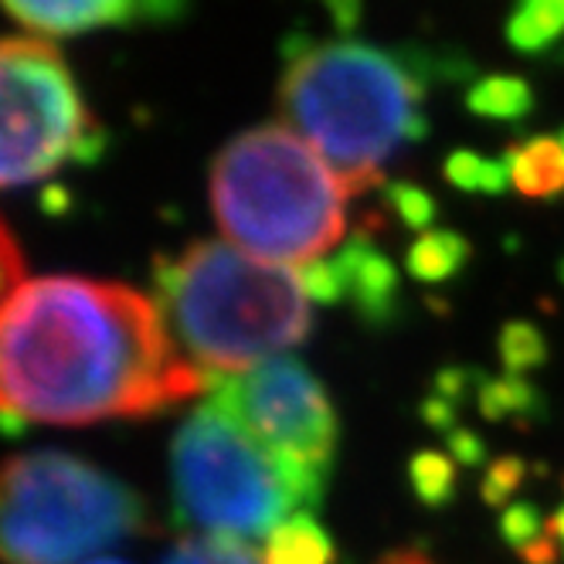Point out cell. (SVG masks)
Returning <instances> with one entry per match:
<instances>
[{
    "label": "cell",
    "mask_w": 564,
    "mask_h": 564,
    "mask_svg": "<svg viewBox=\"0 0 564 564\" xmlns=\"http://www.w3.org/2000/svg\"><path fill=\"white\" fill-rule=\"evenodd\" d=\"M160 306L127 282L31 279L0 316V412L89 425L143 419L208 394Z\"/></svg>",
    "instance_id": "1"
},
{
    "label": "cell",
    "mask_w": 564,
    "mask_h": 564,
    "mask_svg": "<svg viewBox=\"0 0 564 564\" xmlns=\"http://www.w3.org/2000/svg\"><path fill=\"white\" fill-rule=\"evenodd\" d=\"M153 286L171 337L208 375H252L313 330L300 272L225 241H194L181 256L156 259Z\"/></svg>",
    "instance_id": "2"
},
{
    "label": "cell",
    "mask_w": 564,
    "mask_h": 564,
    "mask_svg": "<svg viewBox=\"0 0 564 564\" xmlns=\"http://www.w3.org/2000/svg\"><path fill=\"white\" fill-rule=\"evenodd\" d=\"M425 93L429 86L398 52L337 42L286 65L279 106L286 127L327 160L354 197L384 187L388 160L429 137Z\"/></svg>",
    "instance_id": "3"
},
{
    "label": "cell",
    "mask_w": 564,
    "mask_h": 564,
    "mask_svg": "<svg viewBox=\"0 0 564 564\" xmlns=\"http://www.w3.org/2000/svg\"><path fill=\"white\" fill-rule=\"evenodd\" d=\"M347 184L296 130L238 133L212 167V208L231 246L269 265L324 259L347 228Z\"/></svg>",
    "instance_id": "4"
},
{
    "label": "cell",
    "mask_w": 564,
    "mask_h": 564,
    "mask_svg": "<svg viewBox=\"0 0 564 564\" xmlns=\"http://www.w3.org/2000/svg\"><path fill=\"white\" fill-rule=\"evenodd\" d=\"M147 528V503L112 473L58 449L0 466V561L75 564Z\"/></svg>",
    "instance_id": "5"
},
{
    "label": "cell",
    "mask_w": 564,
    "mask_h": 564,
    "mask_svg": "<svg viewBox=\"0 0 564 564\" xmlns=\"http://www.w3.org/2000/svg\"><path fill=\"white\" fill-rule=\"evenodd\" d=\"M171 476L177 523L215 538H272L296 507L275 456L212 401L177 429Z\"/></svg>",
    "instance_id": "6"
},
{
    "label": "cell",
    "mask_w": 564,
    "mask_h": 564,
    "mask_svg": "<svg viewBox=\"0 0 564 564\" xmlns=\"http://www.w3.org/2000/svg\"><path fill=\"white\" fill-rule=\"evenodd\" d=\"M93 127L62 52L42 37H0V187L48 177Z\"/></svg>",
    "instance_id": "7"
},
{
    "label": "cell",
    "mask_w": 564,
    "mask_h": 564,
    "mask_svg": "<svg viewBox=\"0 0 564 564\" xmlns=\"http://www.w3.org/2000/svg\"><path fill=\"white\" fill-rule=\"evenodd\" d=\"M208 401L246 425L272 456L330 476L340 425L334 401L303 360L286 354L252 375H212Z\"/></svg>",
    "instance_id": "8"
},
{
    "label": "cell",
    "mask_w": 564,
    "mask_h": 564,
    "mask_svg": "<svg viewBox=\"0 0 564 564\" xmlns=\"http://www.w3.org/2000/svg\"><path fill=\"white\" fill-rule=\"evenodd\" d=\"M4 14L37 34H83L96 28H167L187 14V4L181 0H58V4L11 0L4 4Z\"/></svg>",
    "instance_id": "9"
},
{
    "label": "cell",
    "mask_w": 564,
    "mask_h": 564,
    "mask_svg": "<svg viewBox=\"0 0 564 564\" xmlns=\"http://www.w3.org/2000/svg\"><path fill=\"white\" fill-rule=\"evenodd\" d=\"M344 279L347 303L354 306L357 319L371 330H384L398 319V269L394 262L378 252L368 228H357V235L337 249L330 259Z\"/></svg>",
    "instance_id": "10"
},
{
    "label": "cell",
    "mask_w": 564,
    "mask_h": 564,
    "mask_svg": "<svg viewBox=\"0 0 564 564\" xmlns=\"http://www.w3.org/2000/svg\"><path fill=\"white\" fill-rule=\"evenodd\" d=\"M510 181L523 197L564 194V143L554 137H531L507 147Z\"/></svg>",
    "instance_id": "11"
},
{
    "label": "cell",
    "mask_w": 564,
    "mask_h": 564,
    "mask_svg": "<svg viewBox=\"0 0 564 564\" xmlns=\"http://www.w3.org/2000/svg\"><path fill=\"white\" fill-rule=\"evenodd\" d=\"M469 256L473 246L466 235L453 228H432L415 238V246L405 256V269L412 279L425 282V286H438V282H449L456 272H463Z\"/></svg>",
    "instance_id": "12"
},
{
    "label": "cell",
    "mask_w": 564,
    "mask_h": 564,
    "mask_svg": "<svg viewBox=\"0 0 564 564\" xmlns=\"http://www.w3.org/2000/svg\"><path fill=\"white\" fill-rule=\"evenodd\" d=\"M564 42V0H528L507 18V45L517 55H547Z\"/></svg>",
    "instance_id": "13"
},
{
    "label": "cell",
    "mask_w": 564,
    "mask_h": 564,
    "mask_svg": "<svg viewBox=\"0 0 564 564\" xmlns=\"http://www.w3.org/2000/svg\"><path fill=\"white\" fill-rule=\"evenodd\" d=\"M265 564H334V538L310 510L293 513L265 544Z\"/></svg>",
    "instance_id": "14"
},
{
    "label": "cell",
    "mask_w": 564,
    "mask_h": 564,
    "mask_svg": "<svg viewBox=\"0 0 564 564\" xmlns=\"http://www.w3.org/2000/svg\"><path fill=\"white\" fill-rule=\"evenodd\" d=\"M476 405L487 422H503V419L534 422V419H544V412H547L544 394L523 375L487 378L476 391Z\"/></svg>",
    "instance_id": "15"
},
{
    "label": "cell",
    "mask_w": 564,
    "mask_h": 564,
    "mask_svg": "<svg viewBox=\"0 0 564 564\" xmlns=\"http://www.w3.org/2000/svg\"><path fill=\"white\" fill-rule=\"evenodd\" d=\"M466 106L473 116L497 119V123H520L534 112V89L520 75H487L469 86Z\"/></svg>",
    "instance_id": "16"
},
{
    "label": "cell",
    "mask_w": 564,
    "mask_h": 564,
    "mask_svg": "<svg viewBox=\"0 0 564 564\" xmlns=\"http://www.w3.org/2000/svg\"><path fill=\"white\" fill-rule=\"evenodd\" d=\"M160 564H265V554L238 538L197 534L181 541Z\"/></svg>",
    "instance_id": "17"
},
{
    "label": "cell",
    "mask_w": 564,
    "mask_h": 564,
    "mask_svg": "<svg viewBox=\"0 0 564 564\" xmlns=\"http://www.w3.org/2000/svg\"><path fill=\"white\" fill-rule=\"evenodd\" d=\"M409 479H412L415 497L432 510L449 507L453 497H456V466H453L449 456H442L435 449H422V453L412 456Z\"/></svg>",
    "instance_id": "18"
},
{
    "label": "cell",
    "mask_w": 564,
    "mask_h": 564,
    "mask_svg": "<svg viewBox=\"0 0 564 564\" xmlns=\"http://www.w3.org/2000/svg\"><path fill=\"white\" fill-rule=\"evenodd\" d=\"M500 360L507 365V375H528L534 368H544L551 347L544 340V334L528 324V319H510V324L500 330Z\"/></svg>",
    "instance_id": "19"
},
{
    "label": "cell",
    "mask_w": 564,
    "mask_h": 564,
    "mask_svg": "<svg viewBox=\"0 0 564 564\" xmlns=\"http://www.w3.org/2000/svg\"><path fill=\"white\" fill-rule=\"evenodd\" d=\"M381 191H384V205L401 218V225L412 231H422V235L432 231V225L438 218V205L425 187L409 184V181H388Z\"/></svg>",
    "instance_id": "20"
},
{
    "label": "cell",
    "mask_w": 564,
    "mask_h": 564,
    "mask_svg": "<svg viewBox=\"0 0 564 564\" xmlns=\"http://www.w3.org/2000/svg\"><path fill=\"white\" fill-rule=\"evenodd\" d=\"M523 476H528V463H523L520 456H500L487 466V473H482V503L487 507H507L510 497L520 490Z\"/></svg>",
    "instance_id": "21"
},
{
    "label": "cell",
    "mask_w": 564,
    "mask_h": 564,
    "mask_svg": "<svg viewBox=\"0 0 564 564\" xmlns=\"http://www.w3.org/2000/svg\"><path fill=\"white\" fill-rule=\"evenodd\" d=\"M24 272H28V265H24L18 238L11 235L4 218H0V316L8 313V306L18 300V293L28 286Z\"/></svg>",
    "instance_id": "22"
},
{
    "label": "cell",
    "mask_w": 564,
    "mask_h": 564,
    "mask_svg": "<svg viewBox=\"0 0 564 564\" xmlns=\"http://www.w3.org/2000/svg\"><path fill=\"white\" fill-rule=\"evenodd\" d=\"M547 528V520L541 517V510L528 500H520V503H510L500 517V534L503 541L520 551V547H528L531 541H538Z\"/></svg>",
    "instance_id": "23"
},
{
    "label": "cell",
    "mask_w": 564,
    "mask_h": 564,
    "mask_svg": "<svg viewBox=\"0 0 564 564\" xmlns=\"http://www.w3.org/2000/svg\"><path fill=\"white\" fill-rule=\"evenodd\" d=\"M300 282L310 296V303H324V306H334V303H344L347 300V290H344V279L340 272L334 269V262L327 259H316L310 265L300 269Z\"/></svg>",
    "instance_id": "24"
},
{
    "label": "cell",
    "mask_w": 564,
    "mask_h": 564,
    "mask_svg": "<svg viewBox=\"0 0 564 564\" xmlns=\"http://www.w3.org/2000/svg\"><path fill=\"white\" fill-rule=\"evenodd\" d=\"M482 381H487V375H479L476 368H459V365H453V368H442V371L435 375V394H438V398H446V401H453V405H459V401H463L469 391H479Z\"/></svg>",
    "instance_id": "25"
},
{
    "label": "cell",
    "mask_w": 564,
    "mask_h": 564,
    "mask_svg": "<svg viewBox=\"0 0 564 564\" xmlns=\"http://www.w3.org/2000/svg\"><path fill=\"white\" fill-rule=\"evenodd\" d=\"M482 164H487V160H482L479 153H473V150H456V153H449V160H446V177H449V184L459 187V191H479Z\"/></svg>",
    "instance_id": "26"
},
{
    "label": "cell",
    "mask_w": 564,
    "mask_h": 564,
    "mask_svg": "<svg viewBox=\"0 0 564 564\" xmlns=\"http://www.w3.org/2000/svg\"><path fill=\"white\" fill-rule=\"evenodd\" d=\"M446 438H449V456H453L459 466L476 469V466L487 463V442H482L476 432H469V429H456V432H453V435H446Z\"/></svg>",
    "instance_id": "27"
},
{
    "label": "cell",
    "mask_w": 564,
    "mask_h": 564,
    "mask_svg": "<svg viewBox=\"0 0 564 564\" xmlns=\"http://www.w3.org/2000/svg\"><path fill=\"white\" fill-rule=\"evenodd\" d=\"M419 415H422V422H425L429 429H435V432H446V435L456 432V405H453V401H446V398H438V394L425 398V401H422V409H419Z\"/></svg>",
    "instance_id": "28"
},
{
    "label": "cell",
    "mask_w": 564,
    "mask_h": 564,
    "mask_svg": "<svg viewBox=\"0 0 564 564\" xmlns=\"http://www.w3.org/2000/svg\"><path fill=\"white\" fill-rule=\"evenodd\" d=\"M106 147H109V137H106V130L93 123V127L86 130V137L75 143V150H72V164H83V167H93V164H99L102 153H106Z\"/></svg>",
    "instance_id": "29"
},
{
    "label": "cell",
    "mask_w": 564,
    "mask_h": 564,
    "mask_svg": "<svg viewBox=\"0 0 564 564\" xmlns=\"http://www.w3.org/2000/svg\"><path fill=\"white\" fill-rule=\"evenodd\" d=\"M510 184H513V181H510V164H507V156H497V160H487V164H482V181H479V191H482V194L497 197V194H503Z\"/></svg>",
    "instance_id": "30"
},
{
    "label": "cell",
    "mask_w": 564,
    "mask_h": 564,
    "mask_svg": "<svg viewBox=\"0 0 564 564\" xmlns=\"http://www.w3.org/2000/svg\"><path fill=\"white\" fill-rule=\"evenodd\" d=\"M557 538L551 528H544V534L538 541H531L528 547H520L517 554L523 557V564H557Z\"/></svg>",
    "instance_id": "31"
},
{
    "label": "cell",
    "mask_w": 564,
    "mask_h": 564,
    "mask_svg": "<svg viewBox=\"0 0 564 564\" xmlns=\"http://www.w3.org/2000/svg\"><path fill=\"white\" fill-rule=\"evenodd\" d=\"M37 205H42V212H45L48 218H62V215L72 208V194H68V187L52 184V187L42 191V197H37Z\"/></svg>",
    "instance_id": "32"
},
{
    "label": "cell",
    "mask_w": 564,
    "mask_h": 564,
    "mask_svg": "<svg viewBox=\"0 0 564 564\" xmlns=\"http://www.w3.org/2000/svg\"><path fill=\"white\" fill-rule=\"evenodd\" d=\"M330 18H334V24H337L344 34H350L354 28H360V18H365V8L354 4V0H334V4H330Z\"/></svg>",
    "instance_id": "33"
},
{
    "label": "cell",
    "mask_w": 564,
    "mask_h": 564,
    "mask_svg": "<svg viewBox=\"0 0 564 564\" xmlns=\"http://www.w3.org/2000/svg\"><path fill=\"white\" fill-rule=\"evenodd\" d=\"M28 432V419L14 415V412H0V435L4 438H21Z\"/></svg>",
    "instance_id": "34"
},
{
    "label": "cell",
    "mask_w": 564,
    "mask_h": 564,
    "mask_svg": "<svg viewBox=\"0 0 564 564\" xmlns=\"http://www.w3.org/2000/svg\"><path fill=\"white\" fill-rule=\"evenodd\" d=\"M547 528L554 531V538L561 541V547H564V507L554 513V517H547Z\"/></svg>",
    "instance_id": "35"
},
{
    "label": "cell",
    "mask_w": 564,
    "mask_h": 564,
    "mask_svg": "<svg viewBox=\"0 0 564 564\" xmlns=\"http://www.w3.org/2000/svg\"><path fill=\"white\" fill-rule=\"evenodd\" d=\"M86 564H127V561H116V557H93Z\"/></svg>",
    "instance_id": "36"
},
{
    "label": "cell",
    "mask_w": 564,
    "mask_h": 564,
    "mask_svg": "<svg viewBox=\"0 0 564 564\" xmlns=\"http://www.w3.org/2000/svg\"><path fill=\"white\" fill-rule=\"evenodd\" d=\"M557 279L564 282V259H561V265H557Z\"/></svg>",
    "instance_id": "37"
},
{
    "label": "cell",
    "mask_w": 564,
    "mask_h": 564,
    "mask_svg": "<svg viewBox=\"0 0 564 564\" xmlns=\"http://www.w3.org/2000/svg\"><path fill=\"white\" fill-rule=\"evenodd\" d=\"M561 143H564V133H561Z\"/></svg>",
    "instance_id": "38"
}]
</instances>
